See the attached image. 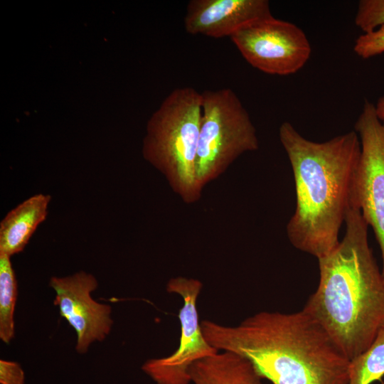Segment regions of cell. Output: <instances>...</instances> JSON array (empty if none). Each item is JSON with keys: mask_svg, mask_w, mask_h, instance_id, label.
<instances>
[{"mask_svg": "<svg viewBox=\"0 0 384 384\" xmlns=\"http://www.w3.org/2000/svg\"><path fill=\"white\" fill-rule=\"evenodd\" d=\"M344 223L346 232L338 246L318 259L319 284L303 309L351 361L384 329V276L361 210L349 209Z\"/></svg>", "mask_w": 384, "mask_h": 384, "instance_id": "obj_3", "label": "cell"}, {"mask_svg": "<svg viewBox=\"0 0 384 384\" xmlns=\"http://www.w3.org/2000/svg\"><path fill=\"white\" fill-rule=\"evenodd\" d=\"M189 377L193 384H263L246 358L230 351H219L196 361Z\"/></svg>", "mask_w": 384, "mask_h": 384, "instance_id": "obj_12", "label": "cell"}, {"mask_svg": "<svg viewBox=\"0 0 384 384\" xmlns=\"http://www.w3.org/2000/svg\"><path fill=\"white\" fill-rule=\"evenodd\" d=\"M202 287L200 280L184 277L171 278L167 283V292L177 294L183 299V306L178 313L180 343L170 356L149 359L142 366V370L156 384H189L192 365L219 352L205 338L199 321L197 300Z\"/></svg>", "mask_w": 384, "mask_h": 384, "instance_id": "obj_7", "label": "cell"}, {"mask_svg": "<svg viewBox=\"0 0 384 384\" xmlns=\"http://www.w3.org/2000/svg\"><path fill=\"white\" fill-rule=\"evenodd\" d=\"M1 384H25V373L17 362L0 360Z\"/></svg>", "mask_w": 384, "mask_h": 384, "instance_id": "obj_17", "label": "cell"}, {"mask_svg": "<svg viewBox=\"0 0 384 384\" xmlns=\"http://www.w3.org/2000/svg\"><path fill=\"white\" fill-rule=\"evenodd\" d=\"M279 137L295 183L296 208L287 225L288 238L297 249L321 258L338 246L346 214L357 208L359 137L351 131L315 142L288 122L279 127Z\"/></svg>", "mask_w": 384, "mask_h": 384, "instance_id": "obj_1", "label": "cell"}, {"mask_svg": "<svg viewBox=\"0 0 384 384\" xmlns=\"http://www.w3.org/2000/svg\"><path fill=\"white\" fill-rule=\"evenodd\" d=\"M10 257L0 254V338L6 344L15 336L14 311L18 295L17 281Z\"/></svg>", "mask_w": 384, "mask_h": 384, "instance_id": "obj_13", "label": "cell"}, {"mask_svg": "<svg viewBox=\"0 0 384 384\" xmlns=\"http://www.w3.org/2000/svg\"><path fill=\"white\" fill-rule=\"evenodd\" d=\"M354 128L361 146L356 203L379 245L384 276V122L374 104L365 100Z\"/></svg>", "mask_w": 384, "mask_h": 384, "instance_id": "obj_8", "label": "cell"}, {"mask_svg": "<svg viewBox=\"0 0 384 384\" xmlns=\"http://www.w3.org/2000/svg\"><path fill=\"white\" fill-rule=\"evenodd\" d=\"M201 95L196 175L203 191L240 155L257 151L259 141L248 112L231 89L205 90Z\"/></svg>", "mask_w": 384, "mask_h": 384, "instance_id": "obj_5", "label": "cell"}, {"mask_svg": "<svg viewBox=\"0 0 384 384\" xmlns=\"http://www.w3.org/2000/svg\"><path fill=\"white\" fill-rule=\"evenodd\" d=\"M51 197L32 196L10 210L0 223V254L11 257L23 251L30 238L45 220Z\"/></svg>", "mask_w": 384, "mask_h": 384, "instance_id": "obj_11", "label": "cell"}, {"mask_svg": "<svg viewBox=\"0 0 384 384\" xmlns=\"http://www.w3.org/2000/svg\"><path fill=\"white\" fill-rule=\"evenodd\" d=\"M384 376V329L370 346L349 361L348 384L382 382Z\"/></svg>", "mask_w": 384, "mask_h": 384, "instance_id": "obj_14", "label": "cell"}, {"mask_svg": "<svg viewBox=\"0 0 384 384\" xmlns=\"http://www.w3.org/2000/svg\"><path fill=\"white\" fill-rule=\"evenodd\" d=\"M272 16L267 0H191L183 19L186 31L219 38L244 26Z\"/></svg>", "mask_w": 384, "mask_h": 384, "instance_id": "obj_10", "label": "cell"}, {"mask_svg": "<svg viewBox=\"0 0 384 384\" xmlns=\"http://www.w3.org/2000/svg\"><path fill=\"white\" fill-rule=\"evenodd\" d=\"M355 53L368 59L384 53V25L377 29L360 35L353 46Z\"/></svg>", "mask_w": 384, "mask_h": 384, "instance_id": "obj_16", "label": "cell"}, {"mask_svg": "<svg viewBox=\"0 0 384 384\" xmlns=\"http://www.w3.org/2000/svg\"><path fill=\"white\" fill-rule=\"evenodd\" d=\"M49 286L55 293L53 304L60 315L76 333L78 353H85L92 343L106 338L113 325L112 307L92 298L91 293L98 286L93 274L80 271L67 277H52Z\"/></svg>", "mask_w": 384, "mask_h": 384, "instance_id": "obj_9", "label": "cell"}, {"mask_svg": "<svg viewBox=\"0 0 384 384\" xmlns=\"http://www.w3.org/2000/svg\"><path fill=\"white\" fill-rule=\"evenodd\" d=\"M375 112L378 117L382 122H384V96L380 97L375 105Z\"/></svg>", "mask_w": 384, "mask_h": 384, "instance_id": "obj_18", "label": "cell"}, {"mask_svg": "<svg viewBox=\"0 0 384 384\" xmlns=\"http://www.w3.org/2000/svg\"><path fill=\"white\" fill-rule=\"evenodd\" d=\"M208 342L246 358L273 384H348L349 360L303 309L260 311L236 326L204 320Z\"/></svg>", "mask_w": 384, "mask_h": 384, "instance_id": "obj_2", "label": "cell"}, {"mask_svg": "<svg viewBox=\"0 0 384 384\" xmlns=\"http://www.w3.org/2000/svg\"><path fill=\"white\" fill-rule=\"evenodd\" d=\"M354 21L363 33L384 25V0L359 1Z\"/></svg>", "mask_w": 384, "mask_h": 384, "instance_id": "obj_15", "label": "cell"}, {"mask_svg": "<svg viewBox=\"0 0 384 384\" xmlns=\"http://www.w3.org/2000/svg\"><path fill=\"white\" fill-rule=\"evenodd\" d=\"M201 114V93L190 87L176 88L149 119L143 141L144 158L188 204L202 193L196 175Z\"/></svg>", "mask_w": 384, "mask_h": 384, "instance_id": "obj_4", "label": "cell"}, {"mask_svg": "<svg viewBox=\"0 0 384 384\" xmlns=\"http://www.w3.org/2000/svg\"><path fill=\"white\" fill-rule=\"evenodd\" d=\"M230 38L251 66L270 75L296 73L311 53L302 29L273 16L244 26Z\"/></svg>", "mask_w": 384, "mask_h": 384, "instance_id": "obj_6", "label": "cell"}]
</instances>
